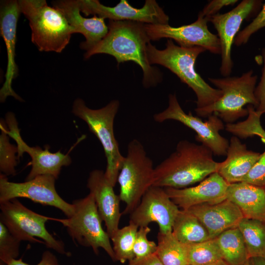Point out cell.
<instances>
[{
	"label": "cell",
	"instance_id": "obj_6",
	"mask_svg": "<svg viewBox=\"0 0 265 265\" xmlns=\"http://www.w3.org/2000/svg\"><path fill=\"white\" fill-rule=\"evenodd\" d=\"M210 81L222 92L221 97L214 103L201 108L195 109L198 116L206 117L216 114L227 123H233L238 119L248 115L246 105L258 106L254 92L257 80L252 70L239 77L209 78Z\"/></svg>",
	"mask_w": 265,
	"mask_h": 265
},
{
	"label": "cell",
	"instance_id": "obj_31",
	"mask_svg": "<svg viewBox=\"0 0 265 265\" xmlns=\"http://www.w3.org/2000/svg\"><path fill=\"white\" fill-rule=\"evenodd\" d=\"M5 121L1 119L0 128V170L2 174L7 176L14 175L15 166L17 164L18 153L17 146L11 144L7 133L8 127Z\"/></svg>",
	"mask_w": 265,
	"mask_h": 265
},
{
	"label": "cell",
	"instance_id": "obj_19",
	"mask_svg": "<svg viewBox=\"0 0 265 265\" xmlns=\"http://www.w3.org/2000/svg\"><path fill=\"white\" fill-rule=\"evenodd\" d=\"M87 186L94 198L100 217L105 223L106 232L111 238L119 228L122 215L119 195L115 193L114 186L103 170L95 169L90 173Z\"/></svg>",
	"mask_w": 265,
	"mask_h": 265
},
{
	"label": "cell",
	"instance_id": "obj_40",
	"mask_svg": "<svg viewBox=\"0 0 265 265\" xmlns=\"http://www.w3.org/2000/svg\"><path fill=\"white\" fill-rule=\"evenodd\" d=\"M249 265H265V259L263 257H251L248 260Z\"/></svg>",
	"mask_w": 265,
	"mask_h": 265
},
{
	"label": "cell",
	"instance_id": "obj_25",
	"mask_svg": "<svg viewBox=\"0 0 265 265\" xmlns=\"http://www.w3.org/2000/svg\"><path fill=\"white\" fill-rule=\"evenodd\" d=\"M172 233L181 242L190 244L210 239L208 232L199 219L187 210H180Z\"/></svg>",
	"mask_w": 265,
	"mask_h": 265
},
{
	"label": "cell",
	"instance_id": "obj_27",
	"mask_svg": "<svg viewBox=\"0 0 265 265\" xmlns=\"http://www.w3.org/2000/svg\"><path fill=\"white\" fill-rule=\"evenodd\" d=\"M249 258L265 255V222L243 217L238 225Z\"/></svg>",
	"mask_w": 265,
	"mask_h": 265
},
{
	"label": "cell",
	"instance_id": "obj_15",
	"mask_svg": "<svg viewBox=\"0 0 265 265\" xmlns=\"http://www.w3.org/2000/svg\"><path fill=\"white\" fill-rule=\"evenodd\" d=\"M180 210L169 197L164 188L152 186L145 193L138 205L130 213L131 222L138 228L156 222L159 232H172L175 220Z\"/></svg>",
	"mask_w": 265,
	"mask_h": 265
},
{
	"label": "cell",
	"instance_id": "obj_32",
	"mask_svg": "<svg viewBox=\"0 0 265 265\" xmlns=\"http://www.w3.org/2000/svg\"><path fill=\"white\" fill-rule=\"evenodd\" d=\"M20 241L0 222V264L6 265L19 255Z\"/></svg>",
	"mask_w": 265,
	"mask_h": 265
},
{
	"label": "cell",
	"instance_id": "obj_17",
	"mask_svg": "<svg viewBox=\"0 0 265 265\" xmlns=\"http://www.w3.org/2000/svg\"><path fill=\"white\" fill-rule=\"evenodd\" d=\"M18 0H2L0 5V34L6 48L7 63L5 81L0 90V101L5 102L12 96L19 101L22 98L12 87L13 80L18 75V68L15 62L16 31L18 19L21 14Z\"/></svg>",
	"mask_w": 265,
	"mask_h": 265
},
{
	"label": "cell",
	"instance_id": "obj_10",
	"mask_svg": "<svg viewBox=\"0 0 265 265\" xmlns=\"http://www.w3.org/2000/svg\"><path fill=\"white\" fill-rule=\"evenodd\" d=\"M154 119L159 123L169 120L178 121L193 130L196 133V140L209 148L213 154L217 156H226L229 142L219 133L224 126L216 114L210 115L207 121H203L190 112L186 113L179 104L176 94H170L167 107L155 114Z\"/></svg>",
	"mask_w": 265,
	"mask_h": 265
},
{
	"label": "cell",
	"instance_id": "obj_1",
	"mask_svg": "<svg viewBox=\"0 0 265 265\" xmlns=\"http://www.w3.org/2000/svg\"><path fill=\"white\" fill-rule=\"evenodd\" d=\"M144 24L132 21L109 20L107 33L94 47L85 52L84 58L104 53L113 56L118 64L134 62L142 70L143 86L146 88L156 86L162 81V76L160 71L149 62L147 50L151 40Z\"/></svg>",
	"mask_w": 265,
	"mask_h": 265
},
{
	"label": "cell",
	"instance_id": "obj_24",
	"mask_svg": "<svg viewBox=\"0 0 265 265\" xmlns=\"http://www.w3.org/2000/svg\"><path fill=\"white\" fill-rule=\"evenodd\" d=\"M223 259L228 265H244L249 259L238 227L227 230L215 238Z\"/></svg>",
	"mask_w": 265,
	"mask_h": 265
},
{
	"label": "cell",
	"instance_id": "obj_14",
	"mask_svg": "<svg viewBox=\"0 0 265 265\" xmlns=\"http://www.w3.org/2000/svg\"><path fill=\"white\" fill-rule=\"evenodd\" d=\"M209 19L198 15L192 24L173 27L169 24H144L151 40L168 38L176 41L183 47H201L214 54H220V44L217 35L212 33L208 27Z\"/></svg>",
	"mask_w": 265,
	"mask_h": 265
},
{
	"label": "cell",
	"instance_id": "obj_34",
	"mask_svg": "<svg viewBox=\"0 0 265 265\" xmlns=\"http://www.w3.org/2000/svg\"><path fill=\"white\" fill-rule=\"evenodd\" d=\"M265 27V3L253 21L236 36L234 43L237 46L246 44L250 37L258 30Z\"/></svg>",
	"mask_w": 265,
	"mask_h": 265
},
{
	"label": "cell",
	"instance_id": "obj_23",
	"mask_svg": "<svg viewBox=\"0 0 265 265\" xmlns=\"http://www.w3.org/2000/svg\"><path fill=\"white\" fill-rule=\"evenodd\" d=\"M226 199L234 203L244 217L265 222V188L245 182L229 184Z\"/></svg>",
	"mask_w": 265,
	"mask_h": 265
},
{
	"label": "cell",
	"instance_id": "obj_42",
	"mask_svg": "<svg viewBox=\"0 0 265 265\" xmlns=\"http://www.w3.org/2000/svg\"><path fill=\"white\" fill-rule=\"evenodd\" d=\"M263 258L265 259V255L264 256V257Z\"/></svg>",
	"mask_w": 265,
	"mask_h": 265
},
{
	"label": "cell",
	"instance_id": "obj_18",
	"mask_svg": "<svg viewBox=\"0 0 265 265\" xmlns=\"http://www.w3.org/2000/svg\"><path fill=\"white\" fill-rule=\"evenodd\" d=\"M229 184L214 172L196 186L183 188H164L172 201L182 210H186L202 204H216L226 199Z\"/></svg>",
	"mask_w": 265,
	"mask_h": 265
},
{
	"label": "cell",
	"instance_id": "obj_35",
	"mask_svg": "<svg viewBox=\"0 0 265 265\" xmlns=\"http://www.w3.org/2000/svg\"><path fill=\"white\" fill-rule=\"evenodd\" d=\"M241 182L265 187V150Z\"/></svg>",
	"mask_w": 265,
	"mask_h": 265
},
{
	"label": "cell",
	"instance_id": "obj_20",
	"mask_svg": "<svg viewBox=\"0 0 265 265\" xmlns=\"http://www.w3.org/2000/svg\"><path fill=\"white\" fill-rule=\"evenodd\" d=\"M52 6L64 16L74 33L82 34L85 40L80 44V48L86 52L89 50L106 35L108 31L105 19L94 16L87 18L80 14L78 0H57L52 1Z\"/></svg>",
	"mask_w": 265,
	"mask_h": 265
},
{
	"label": "cell",
	"instance_id": "obj_26",
	"mask_svg": "<svg viewBox=\"0 0 265 265\" xmlns=\"http://www.w3.org/2000/svg\"><path fill=\"white\" fill-rule=\"evenodd\" d=\"M155 253L163 265H188L187 245L179 241L172 232L158 234Z\"/></svg>",
	"mask_w": 265,
	"mask_h": 265
},
{
	"label": "cell",
	"instance_id": "obj_11",
	"mask_svg": "<svg viewBox=\"0 0 265 265\" xmlns=\"http://www.w3.org/2000/svg\"><path fill=\"white\" fill-rule=\"evenodd\" d=\"M56 179L50 175H41L24 183L9 182L7 176L0 175V203L19 197L26 198L44 205L61 210L67 217L74 213V204L63 200L55 187Z\"/></svg>",
	"mask_w": 265,
	"mask_h": 265
},
{
	"label": "cell",
	"instance_id": "obj_5",
	"mask_svg": "<svg viewBox=\"0 0 265 265\" xmlns=\"http://www.w3.org/2000/svg\"><path fill=\"white\" fill-rule=\"evenodd\" d=\"M119 106V101L114 100L101 108L94 109L87 107L82 99L77 98L72 106V113L87 124L102 145L107 162L105 174L113 186L117 182L124 158L120 152L113 129Z\"/></svg>",
	"mask_w": 265,
	"mask_h": 265
},
{
	"label": "cell",
	"instance_id": "obj_7",
	"mask_svg": "<svg viewBox=\"0 0 265 265\" xmlns=\"http://www.w3.org/2000/svg\"><path fill=\"white\" fill-rule=\"evenodd\" d=\"M155 167L142 143L137 139L128 144L117 182L120 200L126 204L123 214L131 213L147 190L153 186Z\"/></svg>",
	"mask_w": 265,
	"mask_h": 265
},
{
	"label": "cell",
	"instance_id": "obj_38",
	"mask_svg": "<svg viewBox=\"0 0 265 265\" xmlns=\"http://www.w3.org/2000/svg\"><path fill=\"white\" fill-rule=\"evenodd\" d=\"M0 265H4L0 264ZM6 265H29L23 261L22 259H13ZM36 265H59L57 259L54 255L48 251L42 254L41 260Z\"/></svg>",
	"mask_w": 265,
	"mask_h": 265
},
{
	"label": "cell",
	"instance_id": "obj_30",
	"mask_svg": "<svg viewBox=\"0 0 265 265\" xmlns=\"http://www.w3.org/2000/svg\"><path fill=\"white\" fill-rule=\"evenodd\" d=\"M247 108L248 111L247 119L236 123H227L226 131L241 138L257 135L265 143V130L262 127L260 120L262 114L257 111L252 105H248Z\"/></svg>",
	"mask_w": 265,
	"mask_h": 265
},
{
	"label": "cell",
	"instance_id": "obj_9",
	"mask_svg": "<svg viewBox=\"0 0 265 265\" xmlns=\"http://www.w3.org/2000/svg\"><path fill=\"white\" fill-rule=\"evenodd\" d=\"M0 222L20 241L40 242L57 253L70 256L62 241L55 238L46 228L50 217L28 209L17 198L0 203Z\"/></svg>",
	"mask_w": 265,
	"mask_h": 265
},
{
	"label": "cell",
	"instance_id": "obj_41",
	"mask_svg": "<svg viewBox=\"0 0 265 265\" xmlns=\"http://www.w3.org/2000/svg\"><path fill=\"white\" fill-rule=\"evenodd\" d=\"M244 265H248V262H247L246 264H245Z\"/></svg>",
	"mask_w": 265,
	"mask_h": 265
},
{
	"label": "cell",
	"instance_id": "obj_4",
	"mask_svg": "<svg viewBox=\"0 0 265 265\" xmlns=\"http://www.w3.org/2000/svg\"><path fill=\"white\" fill-rule=\"evenodd\" d=\"M21 13L28 20L31 42L40 52L61 53L74 30L63 14L45 0H18Z\"/></svg>",
	"mask_w": 265,
	"mask_h": 265
},
{
	"label": "cell",
	"instance_id": "obj_2",
	"mask_svg": "<svg viewBox=\"0 0 265 265\" xmlns=\"http://www.w3.org/2000/svg\"><path fill=\"white\" fill-rule=\"evenodd\" d=\"M202 144L180 141L175 151L155 167L153 186L183 188L201 182L217 171L220 162Z\"/></svg>",
	"mask_w": 265,
	"mask_h": 265
},
{
	"label": "cell",
	"instance_id": "obj_8",
	"mask_svg": "<svg viewBox=\"0 0 265 265\" xmlns=\"http://www.w3.org/2000/svg\"><path fill=\"white\" fill-rule=\"evenodd\" d=\"M74 214L65 219H54L66 228L72 239L80 245L91 247L98 255L99 249H103L115 261L110 237L102 226L103 221L93 195L89 193L84 198L75 200Z\"/></svg>",
	"mask_w": 265,
	"mask_h": 265
},
{
	"label": "cell",
	"instance_id": "obj_12",
	"mask_svg": "<svg viewBox=\"0 0 265 265\" xmlns=\"http://www.w3.org/2000/svg\"><path fill=\"white\" fill-rule=\"evenodd\" d=\"M262 5V0H243L231 11L224 14L217 13L209 18V21L216 29L220 41V71L223 76L229 77L232 72V47L242 22L259 12Z\"/></svg>",
	"mask_w": 265,
	"mask_h": 265
},
{
	"label": "cell",
	"instance_id": "obj_21",
	"mask_svg": "<svg viewBox=\"0 0 265 265\" xmlns=\"http://www.w3.org/2000/svg\"><path fill=\"white\" fill-rule=\"evenodd\" d=\"M186 210L199 219L210 239L227 230L237 228L244 217L238 207L228 199L216 204L196 205Z\"/></svg>",
	"mask_w": 265,
	"mask_h": 265
},
{
	"label": "cell",
	"instance_id": "obj_28",
	"mask_svg": "<svg viewBox=\"0 0 265 265\" xmlns=\"http://www.w3.org/2000/svg\"><path fill=\"white\" fill-rule=\"evenodd\" d=\"M186 245L188 265H228L215 238Z\"/></svg>",
	"mask_w": 265,
	"mask_h": 265
},
{
	"label": "cell",
	"instance_id": "obj_37",
	"mask_svg": "<svg viewBox=\"0 0 265 265\" xmlns=\"http://www.w3.org/2000/svg\"><path fill=\"white\" fill-rule=\"evenodd\" d=\"M238 1L237 0H211L205 5L198 15L209 19L210 17L217 14V12L223 7L234 5Z\"/></svg>",
	"mask_w": 265,
	"mask_h": 265
},
{
	"label": "cell",
	"instance_id": "obj_29",
	"mask_svg": "<svg viewBox=\"0 0 265 265\" xmlns=\"http://www.w3.org/2000/svg\"><path fill=\"white\" fill-rule=\"evenodd\" d=\"M138 227L129 222V225L119 228L110 238L115 261L123 264L134 258L133 245Z\"/></svg>",
	"mask_w": 265,
	"mask_h": 265
},
{
	"label": "cell",
	"instance_id": "obj_22",
	"mask_svg": "<svg viewBox=\"0 0 265 265\" xmlns=\"http://www.w3.org/2000/svg\"><path fill=\"white\" fill-rule=\"evenodd\" d=\"M260 155L259 153L248 150L237 136H232L227 151V158L219 163L217 172L229 184L240 182Z\"/></svg>",
	"mask_w": 265,
	"mask_h": 265
},
{
	"label": "cell",
	"instance_id": "obj_36",
	"mask_svg": "<svg viewBox=\"0 0 265 265\" xmlns=\"http://www.w3.org/2000/svg\"><path fill=\"white\" fill-rule=\"evenodd\" d=\"M262 60L263 67L262 70V76L260 81L256 86L254 94L258 102V106L256 110L261 114L265 113V48L261 51Z\"/></svg>",
	"mask_w": 265,
	"mask_h": 265
},
{
	"label": "cell",
	"instance_id": "obj_3",
	"mask_svg": "<svg viewBox=\"0 0 265 265\" xmlns=\"http://www.w3.org/2000/svg\"><path fill=\"white\" fill-rule=\"evenodd\" d=\"M201 47H183L176 45L168 39L166 48L159 50L150 43L147 47L149 62L159 64L175 74L181 81L187 85L197 97V108L207 106L217 101L222 91L208 84L196 72L195 68L197 58L205 52Z\"/></svg>",
	"mask_w": 265,
	"mask_h": 265
},
{
	"label": "cell",
	"instance_id": "obj_39",
	"mask_svg": "<svg viewBox=\"0 0 265 265\" xmlns=\"http://www.w3.org/2000/svg\"><path fill=\"white\" fill-rule=\"evenodd\" d=\"M128 265H163L156 254H152L144 258L129 261Z\"/></svg>",
	"mask_w": 265,
	"mask_h": 265
},
{
	"label": "cell",
	"instance_id": "obj_33",
	"mask_svg": "<svg viewBox=\"0 0 265 265\" xmlns=\"http://www.w3.org/2000/svg\"><path fill=\"white\" fill-rule=\"evenodd\" d=\"M150 231L148 226L141 227L138 229L133 248L134 259L140 260L155 254L157 244L148 240L147 238Z\"/></svg>",
	"mask_w": 265,
	"mask_h": 265
},
{
	"label": "cell",
	"instance_id": "obj_13",
	"mask_svg": "<svg viewBox=\"0 0 265 265\" xmlns=\"http://www.w3.org/2000/svg\"><path fill=\"white\" fill-rule=\"evenodd\" d=\"M80 12L85 16L94 15L109 20L128 21L145 24L167 25L169 17L155 0H146L143 6L136 8L126 0L113 7L103 5L98 0H78Z\"/></svg>",
	"mask_w": 265,
	"mask_h": 265
},
{
	"label": "cell",
	"instance_id": "obj_43",
	"mask_svg": "<svg viewBox=\"0 0 265 265\" xmlns=\"http://www.w3.org/2000/svg\"></svg>",
	"mask_w": 265,
	"mask_h": 265
},
{
	"label": "cell",
	"instance_id": "obj_16",
	"mask_svg": "<svg viewBox=\"0 0 265 265\" xmlns=\"http://www.w3.org/2000/svg\"><path fill=\"white\" fill-rule=\"evenodd\" d=\"M5 122L9 128L7 131L9 136L17 144V159L22 157L25 153H27L31 157V161L29 163L31 169L26 181L41 175H50L57 179L62 167L71 164L72 159L68 153L63 154L59 151L52 153L49 147L43 150L39 146H29L21 136L18 122L13 112H8L6 114Z\"/></svg>",
	"mask_w": 265,
	"mask_h": 265
}]
</instances>
